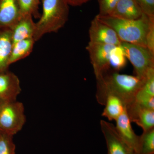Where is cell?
<instances>
[{"mask_svg":"<svg viewBox=\"0 0 154 154\" xmlns=\"http://www.w3.org/2000/svg\"><path fill=\"white\" fill-rule=\"evenodd\" d=\"M126 59L121 45L115 46L110 54V67H111L115 71H119L125 67Z\"/></svg>","mask_w":154,"mask_h":154,"instance_id":"cell-18","label":"cell"},{"mask_svg":"<svg viewBox=\"0 0 154 154\" xmlns=\"http://www.w3.org/2000/svg\"><path fill=\"white\" fill-rule=\"evenodd\" d=\"M21 15H30L38 17L40 0H17Z\"/></svg>","mask_w":154,"mask_h":154,"instance_id":"cell-21","label":"cell"},{"mask_svg":"<svg viewBox=\"0 0 154 154\" xmlns=\"http://www.w3.org/2000/svg\"><path fill=\"white\" fill-rule=\"evenodd\" d=\"M2 130H1V129H0V134H1V133H2Z\"/></svg>","mask_w":154,"mask_h":154,"instance_id":"cell-29","label":"cell"},{"mask_svg":"<svg viewBox=\"0 0 154 154\" xmlns=\"http://www.w3.org/2000/svg\"><path fill=\"white\" fill-rule=\"evenodd\" d=\"M134 101L144 108L154 110V97H135Z\"/></svg>","mask_w":154,"mask_h":154,"instance_id":"cell-26","label":"cell"},{"mask_svg":"<svg viewBox=\"0 0 154 154\" xmlns=\"http://www.w3.org/2000/svg\"><path fill=\"white\" fill-rule=\"evenodd\" d=\"M105 105V107L102 116L110 121H116L122 114L125 108L121 100L113 95H110L107 97Z\"/></svg>","mask_w":154,"mask_h":154,"instance_id":"cell-17","label":"cell"},{"mask_svg":"<svg viewBox=\"0 0 154 154\" xmlns=\"http://www.w3.org/2000/svg\"><path fill=\"white\" fill-rule=\"evenodd\" d=\"M36 23L30 15H21L19 20L11 28L13 44L17 42L33 38Z\"/></svg>","mask_w":154,"mask_h":154,"instance_id":"cell-13","label":"cell"},{"mask_svg":"<svg viewBox=\"0 0 154 154\" xmlns=\"http://www.w3.org/2000/svg\"><path fill=\"white\" fill-rule=\"evenodd\" d=\"M90 0H66L69 5L80 6L87 3Z\"/></svg>","mask_w":154,"mask_h":154,"instance_id":"cell-27","label":"cell"},{"mask_svg":"<svg viewBox=\"0 0 154 154\" xmlns=\"http://www.w3.org/2000/svg\"><path fill=\"white\" fill-rule=\"evenodd\" d=\"M125 108L131 122H135L143 131L154 128V110L144 108L135 101Z\"/></svg>","mask_w":154,"mask_h":154,"instance_id":"cell-11","label":"cell"},{"mask_svg":"<svg viewBox=\"0 0 154 154\" xmlns=\"http://www.w3.org/2000/svg\"><path fill=\"white\" fill-rule=\"evenodd\" d=\"M14 136L2 131L0 134V154H15L16 145L13 141Z\"/></svg>","mask_w":154,"mask_h":154,"instance_id":"cell-22","label":"cell"},{"mask_svg":"<svg viewBox=\"0 0 154 154\" xmlns=\"http://www.w3.org/2000/svg\"><path fill=\"white\" fill-rule=\"evenodd\" d=\"M25 107L17 101L6 102L0 111V129L14 136L22 129L26 122Z\"/></svg>","mask_w":154,"mask_h":154,"instance_id":"cell-4","label":"cell"},{"mask_svg":"<svg viewBox=\"0 0 154 154\" xmlns=\"http://www.w3.org/2000/svg\"><path fill=\"white\" fill-rule=\"evenodd\" d=\"M120 0H98L99 6V15H109Z\"/></svg>","mask_w":154,"mask_h":154,"instance_id":"cell-23","label":"cell"},{"mask_svg":"<svg viewBox=\"0 0 154 154\" xmlns=\"http://www.w3.org/2000/svg\"><path fill=\"white\" fill-rule=\"evenodd\" d=\"M21 17L17 0H0V29H11Z\"/></svg>","mask_w":154,"mask_h":154,"instance_id":"cell-12","label":"cell"},{"mask_svg":"<svg viewBox=\"0 0 154 154\" xmlns=\"http://www.w3.org/2000/svg\"><path fill=\"white\" fill-rule=\"evenodd\" d=\"M5 102H3L2 101L0 100V111H1V109H2V107L3 105L5 104Z\"/></svg>","mask_w":154,"mask_h":154,"instance_id":"cell-28","label":"cell"},{"mask_svg":"<svg viewBox=\"0 0 154 154\" xmlns=\"http://www.w3.org/2000/svg\"><path fill=\"white\" fill-rule=\"evenodd\" d=\"M143 14L135 0H120L109 16L132 20L139 19Z\"/></svg>","mask_w":154,"mask_h":154,"instance_id":"cell-14","label":"cell"},{"mask_svg":"<svg viewBox=\"0 0 154 154\" xmlns=\"http://www.w3.org/2000/svg\"><path fill=\"white\" fill-rule=\"evenodd\" d=\"M135 97H154V68L148 71L144 82Z\"/></svg>","mask_w":154,"mask_h":154,"instance_id":"cell-20","label":"cell"},{"mask_svg":"<svg viewBox=\"0 0 154 154\" xmlns=\"http://www.w3.org/2000/svg\"><path fill=\"white\" fill-rule=\"evenodd\" d=\"M116 131L121 138L136 153L139 151L140 136L135 133L133 129L130 120L127 112L126 108L116 120Z\"/></svg>","mask_w":154,"mask_h":154,"instance_id":"cell-10","label":"cell"},{"mask_svg":"<svg viewBox=\"0 0 154 154\" xmlns=\"http://www.w3.org/2000/svg\"><path fill=\"white\" fill-rule=\"evenodd\" d=\"M143 13L147 16L154 18V0H135Z\"/></svg>","mask_w":154,"mask_h":154,"instance_id":"cell-25","label":"cell"},{"mask_svg":"<svg viewBox=\"0 0 154 154\" xmlns=\"http://www.w3.org/2000/svg\"><path fill=\"white\" fill-rule=\"evenodd\" d=\"M43 11L36 23L33 38L38 41L44 35L57 32L64 26L68 19L69 5L66 0H42Z\"/></svg>","mask_w":154,"mask_h":154,"instance_id":"cell-3","label":"cell"},{"mask_svg":"<svg viewBox=\"0 0 154 154\" xmlns=\"http://www.w3.org/2000/svg\"><path fill=\"white\" fill-rule=\"evenodd\" d=\"M146 41L147 48L154 55V18H151L150 19Z\"/></svg>","mask_w":154,"mask_h":154,"instance_id":"cell-24","label":"cell"},{"mask_svg":"<svg viewBox=\"0 0 154 154\" xmlns=\"http://www.w3.org/2000/svg\"><path fill=\"white\" fill-rule=\"evenodd\" d=\"M35 42L34 38H32L20 40L14 43L9 61L10 65L30 55L33 51Z\"/></svg>","mask_w":154,"mask_h":154,"instance_id":"cell-16","label":"cell"},{"mask_svg":"<svg viewBox=\"0 0 154 154\" xmlns=\"http://www.w3.org/2000/svg\"><path fill=\"white\" fill-rule=\"evenodd\" d=\"M100 125L106 140L107 154H137L121 138L113 124L102 120Z\"/></svg>","mask_w":154,"mask_h":154,"instance_id":"cell-7","label":"cell"},{"mask_svg":"<svg viewBox=\"0 0 154 154\" xmlns=\"http://www.w3.org/2000/svg\"><path fill=\"white\" fill-rule=\"evenodd\" d=\"M100 21L112 28L122 42L138 45L146 48V35L152 17L145 14L136 20H126L109 16H96Z\"/></svg>","mask_w":154,"mask_h":154,"instance_id":"cell-2","label":"cell"},{"mask_svg":"<svg viewBox=\"0 0 154 154\" xmlns=\"http://www.w3.org/2000/svg\"><path fill=\"white\" fill-rule=\"evenodd\" d=\"M154 128L143 131L140 136L139 151L138 154H154Z\"/></svg>","mask_w":154,"mask_h":154,"instance_id":"cell-19","label":"cell"},{"mask_svg":"<svg viewBox=\"0 0 154 154\" xmlns=\"http://www.w3.org/2000/svg\"><path fill=\"white\" fill-rule=\"evenodd\" d=\"M97 80L96 97L99 104L105 105L107 97L113 95L121 100L125 107L134 101L135 97L145 79L137 76L105 72Z\"/></svg>","mask_w":154,"mask_h":154,"instance_id":"cell-1","label":"cell"},{"mask_svg":"<svg viewBox=\"0 0 154 154\" xmlns=\"http://www.w3.org/2000/svg\"><path fill=\"white\" fill-rule=\"evenodd\" d=\"M115 45L89 42L86 47L96 79L102 76L110 68V57Z\"/></svg>","mask_w":154,"mask_h":154,"instance_id":"cell-6","label":"cell"},{"mask_svg":"<svg viewBox=\"0 0 154 154\" xmlns=\"http://www.w3.org/2000/svg\"><path fill=\"white\" fill-rule=\"evenodd\" d=\"M90 42L98 44L119 45L122 42L115 31L95 17L89 29Z\"/></svg>","mask_w":154,"mask_h":154,"instance_id":"cell-8","label":"cell"},{"mask_svg":"<svg viewBox=\"0 0 154 154\" xmlns=\"http://www.w3.org/2000/svg\"><path fill=\"white\" fill-rule=\"evenodd\" d=\"M125 55L134 67L136 76L146 79L149 69L154 68V55L147 48L138 45L122 42Z\"/></svg>","mask_w":154,"mask_h":154,"instance_id":"cell-5","label":"cell"},{"mask_svg":"<svg viewBox=\"0 0 154 154\" xmlns=\"http://www.w3.org/2000/svg\"><path fill=\"white\" fill-rule=\"evenodd\" d=\"M13 45L11 28L0 29V73L8 71Z\"/></svg>","mask_w":154,"mask_h":154,"instance_id":"cell-15","label":"cell"},{"mask_svg":"<svg viewBox=\"0 0 154 154\" xmlns=\"http://www.w3.org/2000/svg\"><path fill=\"white\" fill-rule=\"evenodd\" d=\"M22 91L18 76L9 71L0 73V100L5 102L17 101Z\"/></svg>","mask_w":154,"mask_h":154,"instance_id":"cell-9","label":"cell"}]
</instances>
